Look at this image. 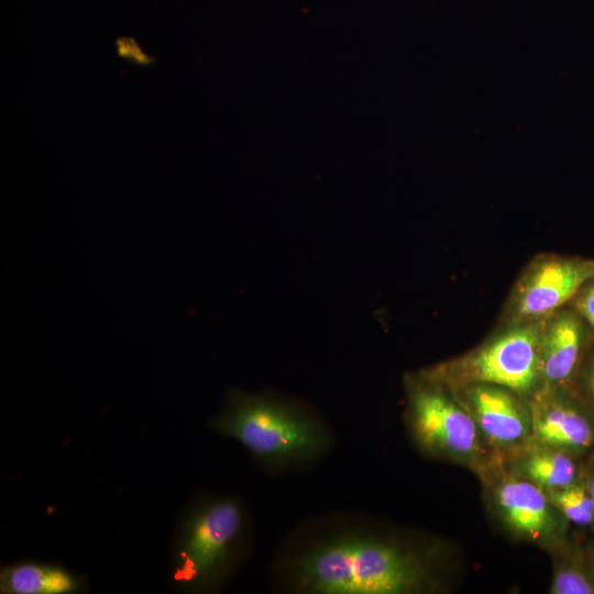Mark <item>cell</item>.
<instances>
[{
  "label": "cell",
  "instance_id": "7c38bea8",
  "mask_svg": "<svg viewBox=\"0 0 594 594\" xmlns=\"http://www.w3.org/2000/svg\"><path fill=\"white\" fill-rule=\"evenodd\" d=\"M514 455V473L546 492L565 488L575 482V463L564 450L530 441Z\"/></svg>",
  "mask_w": 594,
  "mask_h": 594
},
{
  "label": "cell",
  "instance_id": "30bf717a",
  "mask_svg": "<svg viewBox=\"0 0 594 594\" xmlns=\"http://www.w3.org/2000/svg\"><path fill=\"white\" fill-rule=\"evenodd\" d=\"M587 323L569 304L544 319L540 338L542 387H564L586 340Z\"/></svg>",
  "mask_w": 594,
  "mask_h": 594
},
{
  "label": "cell",
  "instance_id": "5b68a950",
  "mask_svg": "<svg viewBox=\"0 0 594 594\" xmlns=\"http://www.w3.org/2000/svg\"><path fill=\"white\" fill-rule=\"evenodd\" d=\"M406 422L415 443L430 457L484 473L496 465L469 411L446 384L425 372L407 383Z\"/></svg>",
  "mask_w": 594,
  "mask_h": 594
},
{
  "label": "cell",
  "instance_id": "52a82bcc",
  "mask_svg": "<svg viewBox=\"0 0 594 594\" xmlns=\"http://www.w3.org/2000/svg\"><path fill=\"white\" fill-rule=\"evenodd\" d=\"M448 387L469 411L491 448L516 454L530 443L529 399L494 384L471 383Z\"/></svg>",
  "mask_w": 594,
  "mask_h": 594
},
{
  "label": "cell",
  "instance_id": "3957f363",
  "mask_svg": "<svg viewBox=\"0 0 594 594\" xmlns=\"http://www.w3.org/2000/svg\"><path fill=\"white\" fill-rule=\"evenodd\" d=\"M246 518L233 497L207 498L180 520L174 540L172 581L185 592L218 588L233 572L245 537Z\"/></svg>",
  "mask_w": 594,
  "mask_h": 594
},
{
  "label": "cell",
  "instance_id": "277c9868",
  "mask_svg": "<svg viewBox=\"0 0 594 594\" xmlns=\"http://www.w3.org/2000/svg\"><path fill=\"white\" fill-rule=\"evenodd\" d=\"M544 319L502 322L473 350L424 372L448 386L494 384L529 399L542 387L540 338Z\"/></svg>",
  "mask_w": 594,
  "mask_h": 594
},
{
  "label": "cell",
  "instance_id": "8992f818",
  "mask_svg": "<svg viewBox=\"0 0 594 594\" xmlns=\"http://www.w3.org/2000/svg\"><path fill=\"white\" fill-rule=\"evenodd\" d=\"M594 276V260L558 254L535 256L517 278L502 322L532 321L569 305Z\"/></svg>",
  "mask_w": 594,
  "mask_h": 594
},
{
  "label": "cell",
  "instance_id": "6da1fadb",
  "mask_svg": "<svg viewBox=\"0 0 594 594\" xmlns=\"http://www.w3.org/2000/svg\"><path fill=\"white\" fill-rule=\"evenodd\" d=\"M296 590L310 594H415L436 588L435 552L367 534L320 541L292 563Z\"/></svg>",
  "mask_w": 594,
  "mask_h": 594
},
{
  "label": "cell",
  "instance_id": "ba28073f",
  "mask_svg": "<svg viewBox=\"0 0 594 594\" xmlns=\"http://www.w3.org/2000/svg\"><path fill=\"white\" fill-rule=\"evenodd\" d=\"M491 493L493 509L510 534L541 546L554 539L559 510L541 487L514 473L496 480Z\"/></svg>",
  "mask_w": 594,
  "mask_h": 594
},
{
  "label": "cell",
  "instance_id": "9a60e30c",
  "mask_svg": "<svg viewBox=\"0 0 594 594\" xmlns=\"http://www.w3.org/2000/svg\"><path fill=\"white\" fill-rule=\"evenodd\" d=\"M114 51L120 59L139 67H148L155 63V57L133 36L122 35L117 37Z\"/></svg>",
  "mask_w": 594,
  "mask_h": 594
},
{
  "label": "cell",
  "instance_id": "7a4b0ae2",
  "mask_svg": "<svg viewBox=\"0 0 594 594\" xmlns=\"http://www.w3.org/2000/svg\"><path fill=\"white\" fill-rule=\"evenodd\" d=\"M210 430L238 441L260 463L289 466L312 460L329 448L320 420L267 396L232 391Z\"/></svg>",
  "mask_w": 594,
  "mask_h": 594
},
{
  "label": "cell",
  "instance_id": "e0dca14e",
  "mask_svg": "<svg viewBox=\"0 0 594 594\" xmlns=\"http://www.w3.org/2000/svg\"><path fill=\"white\" fill-rule=\"evenodd\" d=\"M586 378H587V385L594 396V352L591 356V360L587 366Z\"/></svg>",
  "mask_w": 594,
  "mask_h": 594
},
{
  "label": "cell",
  "instance_id": "2e32d148",
  "mask_svg": "<svg viewBox=\"0 0 594 594\" xmlns=\"http://www.w3.org/2000/svg\"><path fill=\"white\" fill-rule=\"evenodd\" d=\"M570 305L579 312L587 326L594 329V276L581 287Z\"/></svg>",
  "mask_w": 594,
  "mask_h": 594
},
{
  "label": "cell",
  "instance_id": "5bb4252c",
  "mask_svg": "<svg viewBox=\"0 0 594 594\" xmlns=\"http://www.w3.org/2000/svg\"><path fill=\"white\" fill-rule=\"evenodd\" d=\"M550 593L552 594H593V582L575 568L558 569L552 578Z\"/></svg>",
  "mask_w": 594,
  "mask_h": 594
},
{
  "label": "cell",
  "instance_id": "9c48e42d",
  "mask_svg": "<svg viewBox=\"0 0 594 594\" xmlns=\"http://www.w3.org/2000/svg\"><path fill=\"white\" fill-rule=\"evenodd\" d=\"M531 441L561 450H581L594 441L588 419L564 396L563 387H541L529 398Z\"/></svg>",
  "mask_w": 594,
  "mask_h": 594
},
{
  "label": "cell",
  "instance_id": "8fae6325",
  "mask_svg": "<svg viewBox=\"0 0 594 594\" xmlns=\"http://www.w3.org/2000/svg\"><path fill=\"white\" fill-rule=\"evenodd\" d=\"M85 585L81 575L56 563L22 560L0 570L2 594H74Z\"/></svg>",
  "mask_w": 594,
  "mask_h": 594
},
{
  "label": "cell",
  "instance_id": "ac0fdd59",
  "mask_svg": "<svg viewBox=\"0 0 594 594\" xmlns=\"http://www.w3.org/2000/svg\"><path fill=\"white\" fill-rule=\"evenodd\" d=\"M587 490H588V492L591 493V495L594 498V475H593L592 480L588 483Z\"/></svg>",
  "mask_w": 594,
  "mask_h": 594
},
{
  "label": "cell",
  "instance_id": "4fadbf2b",
  "mask_svg": "<svg viewBox=\"0 0 594 594\" xmlns=\"http://www.w3.org/2000/svg\"><path fill=\"white\" fill-rule=\"evenodd\" d=\"M547 493L559 513L571 522L587 526L594 521V498L587 488L573 484Z\"/></svg>",
  "mask_w": 594,
  "mask_h": 594
}]
</instances>
